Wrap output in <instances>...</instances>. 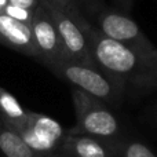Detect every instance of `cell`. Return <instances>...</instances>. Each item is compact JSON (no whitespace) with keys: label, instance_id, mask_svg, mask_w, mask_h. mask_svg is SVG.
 Segmentation results:
<instances>
[{"label":"cell","instance_id":"cell-1","mask_svg":"<svg viewBox=\"0 0 157 157\" xmlns=\"http://www.w3.org/2000/svg\"><path fill=\"white\" fill-rule=\"evenodd\" d=\"M86 33L94 61L103 72L136 88H157V62L109 39L91 24L87 26Z\"/></svg>","mask_w":157,"mask_h":157},{"label":"cell","instance_id":"cell-2","mask_svg":"<svg viewBox=\"0 0 157 157\" xmlns=\"http://www.w3.org/2000/svg\"><path fill=\"white\" fill-rule=\"evenodd\" d=\"M40 3L46 7L51 19L54 21L69 61L88 66H98L92 57L91 46L86 33L90 22L83 15L80 8L76 4L59 6L48 2Z\"/></svg>","mask_w":157,"mask_h":157},{"label":"cell","instance_id":"cell-3","mask_svg":"<svg viewBox=\"0 0 157 157\" xmlns=\"http://www.w3.org/2000/svg\"><path fill=\"white\" fill-rule=\"evenodd\" d=\"M58 77L76 88L109 105H119L125 90V83L112 77L98 66H88L73 61H63L48 66Z\"/></svg>","mask_w":157,"mask_h":157},{"label":"cell","instance_id":"cell-4","mask_svg":"<svg viewBox=\"0 0 157 157\" xmlns=\"http://www.w3.org/2000/svg\"><path fill=\"white\" fill-rule=\"evenodd\" d=\"M76 124L66 131L68 135H88L105 141H114L120 132L116 116L105 102L75 87L72 90Z\"/></svg>","mask_w":157,"mask_h":157},{"label":"cell","instance_id":"cell-5","mask_svg":"<svg viewBox=\"0 0 157 157\" xmlns=\"http://www.w3.org/2000/svg\"><path fill=\"white\" fill-rule=\"evenodd\" d=\"M97 28L109 39L157 62V48L130 17L116 11L102 10L97 14Z\"/></svg>","mask_w":157,"mask_h":157},{"label":"cell","instance_id":"cell-6","mask_svg":"<svg viewBox=\"0 0 157 157\" xmlns=\"http://www.w3.org/2000/svg\"><path fill=\"white\" fill-rule=\"evenodd\" d=\"M65 134L62 125L54 119L29 110L28 123L19 135L37 157H47L59 150Z\"/></svg>","mask_w":157,"mask_h":157},{"label":"cell","instance_id":"cell-7","mask_svg":"<svg viewBox=\"0 0 157 157\" xmlns=\"http://www.w3.org/2000/svg\"><path fill=\"white\" fill-rule=\"evenodd\" d=\"M30 29L39 51V59L44 65L51 66L54 63L69 61L54 21L41 3L33 11L30 19Z\"/></svg>","mask_w":157,"mask_h":157},{"label":"cell","instance_id":"cell-8","mask_svg":"<svg viewBox=\"0 0 157 157\" xmlns=\"http://www.w3.org/2000/svg\"><path fill=\"white\" fill-rule=\"evenodd\" d=\"M0 44L39 59V51L33 40L30 25L4 13H0Z\"/></svg>","mask_w":157,"mask_h":157},{"label":"cell","instance_id":"cell-9","mask_svg":"<svg viewBox=\"0 0 157 157\" xmlns=\"http://www.w3.org/2000/svg\"><path fill=\"white\" fill-rule=\"evenodd\" d=\"M58 152L65 157H117V142L65 134Z\"/></svg>","mask_w":157,"mask_h":157},{"label":"cell","instance_id":"cell-10","mask_svg":"<svg viewBox=\"0 0 157 157\" xmlns=\"http://www.w3.org/2000/svg\"><path fill=\"white\" fill-rule=\"evenodd\" d=\"M29 110L22 108L17 98L0 87V117L17 132H21L28 123Z\"/></svg>","mask_w":157,"mask_h":157},{"label":"cell","instance_id":"cell-11","mask_svg":"<svg viewBox=\"0 0 157 157\" xmlns=\"http://www.w3.org/2000/svg\"><path fill=\"white\" fill-rule=\"evenodd\" d=\"M0 152L4 157H37L15 130L0 117Z\"/></svg>","mask_w":157,"mask_h":157},{"label":"cell","instance_id":"cell-12","mask_svg":"<svg viewBox=\"0 0 157 157\" xmlns=\"http://www.w3.org/2000/svg\"><path fill=\"white\" fill-rule=\"evenodd\" d=\"M117 157H156L153 150L138 141L117 142Z\"/></svg>","mask_w":157,"mask_h":157},{"label":"cell","instance_id":"cell-13","mask_svg":"<svg viewBox=\"0 0 157 157\" xmlns=\"http://www.w3.org/2000/svg\"><path fill=\"white\" fill-rule=\"evenodd\" d=\"M3 13L10 15V17H13V18H15V19H18V21H22V22H25V24H29V25H30V19H32V15H33V11L17 7V6H13V4H10V3L6 6Z\"/></svg>","mask_w":157,"mask_h":157},{"label":"cell","instance_id":"cell-14","mask_svg":"<svg viewBox=\"0 0 157 157\" xmlns=\"http://www.w3.org/2000/svg\"><path fill=\"white\" fill-rule=\"evenodd\" d=\"M75 4L78 8H84L88 14H98L103 10V2L102 0H73Z\"/></svg>","mask_w":157,"mask_h":157},{"label":"cell","instance_id":"cell-15","mask_svg":"<svg viewBox=\"0 0 157 157\" xmlns=\"http://www.w3.org/2000/svg\"><path fill=\"white\" fill-rule=\"evenodd\" d=\"M8 3L17 7L25 8L29 11H35L40 4V0H8Z\"/></svg>","mask_w":157,"mask_h":157},{"label":"cell","instance_id":"cell-16","mask_svg":"<svg viewBox=\"0 0 157 157\" xmlns=\"http://www.w3.org/2000/svg\"><path fill=\"white\" fill-rule=\"evenodd\" d=\"M116 2L119 3V6L125 13H128V11L132 8V4H134V0H116Z\"/></svg>","mask_w":157,"mask_h":157},{"label":"cell","instance_id":"cell-17","mask_svg":"<svg viewBox=\"0 0 157 157\" xmlns=\"http://www.w3.org/2000/svg\"><path fill=\"white\" fill-rule=\"evenodd\" d=\"M40 2L55 3V4H59V6H72V4H75L73 0H40Z\"/></svg>","mask_w":157,"mask_h":157},{"label":"cell","instance_id":"cell-18","mask_svg":"<svg viewBox=\"0 0 157 157\" xmlns=\"http://www.w3.org/2000/svg\"><path fill=\"white\" fill-rule=\"evenodd\" d=\"M7 4H8V0H0V13L4 11V8Z\"/></svg>","mask_w":157,"mask_h":157},{"label":"cell","instance_id":"cell-19","mask_svg":"<svg viewBox=\"0 0 157 157\" xmlns=\"http://www.w3.org/2000/svg\"><path fill=\"white\" fill-rule=\"evenodd\" d=\"M47 157H65V156L61 155L59 152H57V153H52V155H50V156H47Z\"/></svg>","mask_w":157,"mask_h":157}]
</instances>
